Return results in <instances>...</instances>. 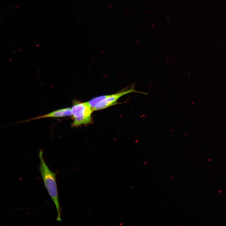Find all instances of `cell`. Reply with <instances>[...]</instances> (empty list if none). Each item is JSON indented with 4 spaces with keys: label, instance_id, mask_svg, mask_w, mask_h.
Masks as SVG:
<instances>
[{
    "label": "cell",
    "instance_id": "obj_2",
    "mask_svg": "<svg viewBox=\"0 0 226 226\" xmlns=\"http://www.w3.org/2000/svg\"><path fill=\"white\" fill-rule=\"evenodd\" d=\"M135 92L145 94H148L137 91L132 87L115 94L97 97L88 102L93 111L99 110L116 105L117 101L122 96L130 93Z\"/></svg>",
    "mask_w": 226,
    "mask_h": 226
},
{
    "label": "cell",
    "instance_id": "obj_3",
    "mask_svg": "<svg viewBox=\"0 0 226 226\" xmlns=\"http://www.w3.org/2000/svg\"><path fill=\"white\" fill-rule=\"evenodd\" d=\"M71 109L73 119L72 127L87 125L92 122L91 114L93 111L88 102L74 101Z\"/></svg>",
    "mask_w": 226,
    "mask_h": 226
},
{
    "label": "cell",
    "instance_id": "obj_4",
    "mask_svg": "<svg viewBox=\"0 0 226 226\" xmlns=\"http://www.w3.org/2000/svg\"><path fill=\"white\" fill-rule=\"evenodd\" d=\"M72 116L70 108H65L57 110L48 113L32 118L28 120L30 121L37 119L47 118H58Z\"/></svg>",
    "mask_w": 226,
    "mask_h": 226
},
{
    "label": "cell",
    "instance_id": "obj_1",
    "mask_svg": "<svg viewBox=\"0 0 226 226\" xmlns=\"http://www.w3.org/2000/svg\"><path fill=\"white\" fill-rule=\"evenodd\" d=\"M43 153V151L40 150L38 153L40 161L39 171L45 186L55 206L57 213L56 220L61 221L62 210L59 200L56 174L52 172L47 165L44 159Z\"/></svg>",
    "mask_w": 226,
    "mask_h": 226
}]
</instances>
